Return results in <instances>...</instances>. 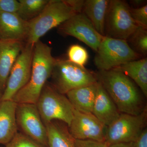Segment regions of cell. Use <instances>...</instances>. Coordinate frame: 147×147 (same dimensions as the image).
Returning a JSON list of instances; mask_svg holds the SVG:
<instances>
[{"label": "cell", "instance_id": "6da1fadb", "mask_svg": "<svg viewBox=\"0 0 147 147\" xmlns=\"http://www.w3.org/2000/svg\"><path fill=\"white\" fill-rule=\"evenodd\" d=\"M96 74L98 82L107 92L121 113L138 115L147 108L142 92L122 72L113 69L98 70Z\"/></svg>", "mask_w": 147, "mask_h": 147}, {"label": "cell", "instance_id": "7a4b0ae2", "mask_svg": "<svg viewBox=\"0 0 147 147\" xmlns=\"http://www.w3.org/2000/svg\"><path fill=\"white\" fill-rule=\"evenodd\" d=\"M55 59L52 56L51 47L40 40L37 42L34 45L30 80L12 100L17 103L36 104L43 87L50 78Z\"/></svg>", "mask_w": 147, "mask_h": 147}, {"label": "cell", "instance_id": "3957f363", "mask_svg": "<svg viewBox=\"0 0 147 147\" xmlns=\"http://www.w3.org/2000/svg\"><path fill=\"white\" fill-rule=\"evenodd\" d=\"M84 2L83 0H49L40 14L28 22L29 32L26 42L35 44L50 30L82 12Z\"/></svg>", "mask_w": 147, "mask_h": 147}, {"label": "cell", "instance_id": "277c9868", "mask_svg": "<svg viewBox=\"0 0 147 147\" xmlns=\"http://www.w3.org/2000/svg\"><path fill=\"white\" fill-rule=\"evenodd\" d=\"M50 78V84L64 95L71 90L98 82L96 73L63 59H56Z\"/></svg>", "mask_w": 147, "mask_h": 147}, {"label": "cell", "instance_id": "5b68a950", "mask_svg": "<svg viewBox=\"0 0 147 147\" xmlns=\"http://www.w3.org/2000/svg\"><path fill=\"white\" fill-rule=\"evenodd\" d=\"M45 125L54 120L63 122L68 127L74 109L65 95L58 92L49 83L45 84L36 103Z\"/></svg>", "mask_w": 147, "mask_h": 147}, {"label": "cell", "instance_id": "8992f818", "mask_svg": "<svg viewBox=\"0 0 147 147\" xmlns=\"http://www.w3.org/2000/svg\"><path fill=\"white\" fill-rule=\"evenodd\" d=\"M94 59V63L100 71H106L142 56L134 51L124 40L104 36Z\"/></svg>", "mask_w": 147, "mask_h": 147}, {"label": "cell", "instance_id": "52a82bcc", "mask_svg": "<svg viewBox=\"0 0 147 147\" xmlns=\"http://www.w3.org/2000/svg\"><path fill=\"white\" fill-rule=\"evenodd\" d=\"M130 9L125 1L110 0L105 20V36L127 40L139 26L131 17Z\"/></svg>", "mask_w": 147, "mask_h": 147}, {"label": "cell", "instance_id": "ba28073f", "mask_svg": "<svg viewBox=\"0 0 147 147\" xmlns=\"http://www.w3.org/2000/svg\"><path fill=\"white\" fill-rule=\"evenodd\" d=\"M147 108L138 115L121 113L119 117L107 127L105 142L109 145L134 142L146 127Z\"/></svg>", "mask_w": 147, "mask_h": 147}, {"label": "cell", "instance_id": "9c48e42d", "mask_svg": "<svg viewBox=\"0 0 147 147\" xmlns=\"http://www.w3.org/2000/svg\"><path fill=\"white\" fill-rule=\"evenodd\" d=\"M35 44L25 42L11 70L0 101L12 100L28 82L31 74Z\"/></svg>", "mask_w": 147, "mask_h": 147}, {"label": "cell", "instance_id": "30bf717a", "mask_svg": "<svg viewBox=\"0 0 147 147\" xmlns=\"http://www.w3.org/2000/svg\"><path fill=\"white\" fill-rule=\"evenodd\" d=\"M16 123L20 132L45 147H48L46 126L35 104L17 103Z\"/></svg>", "mask_w": 147, "mask_h": 147}, {"label": "cell", "instance_id": "8fae6325", "mask_svg": "<svg viewBox=\"0 0 147 147\" xmlns=\"http://www.w3.org/2000/svg\"><path fill=\"white\" fill-rule=\"evenodd\" d=\"M57 28L59 34L74 37L96 52L104 36L96 30L89 19L82 12L75 14Z\"/></svg>", "mask_w": 147, "mask_h": 147}, {"label": "cell", "instance_id": "7c38bea8", "mask_svg": "<svg viewBox=\"0 0 147 147\" xmlns=\"http://www.w3.org/2000/svg\"><path fill=\"white\" fill-rule=\"evenodd\" d=\"M107 127L92 113H85L74 110L73 119L68 127L70 134L77 140L105 142Z\"/></svg>", "mask_w": 147, "mask_h": 147}, {"label": "cell", "instance_id": "4fadbf2b", "mask_svg": "<svg viewBox=\"0 0 147 147\" xmlns=\"http://www.w3.org/2000/svg\"><path fill=\"white\" fill-rule=\"evenodd\" d=\"M28 32V23L17 13L0 12V40L26 42Z\"/></svg>", "mask_w": 147, "mask_h": 147}, {"label": "cell", "instance_id": "5bb4252c", "mask_svg": "<svg viewBox=\"0 0 147 147\" xmlns=\"http://www.w3.org/2000/svg\"><path fill=\"white\" fill-rule=\"evenodd\" d=\"M25 42L0 40V90L3 93L11 70L24 48Z\"/></svg>", "mask_w": 147, "mask_h": 147}, {"label": "cell", "instance_id": "9a60e30c", "mask_svg": "<svg viewBox=\"0 0 147 147\" xmlns=\"http://www.w3.org/2000/svg\"><path fill=\"white\" fill-rule=\"evenodd\" d=\"M92 113L107 127L113 123L120 115L121 113L115 102L98 82L97 93Z\"/></svg>", "mask_w": 147, "mask_h": 147}, {"label": "cell", "instance_id": "2e32d148", "mask_svg": "<svg viewBox=\"0 0 147 147\" xmlns=\"http://www.w3.org/2000/svg\"><path fill=\"white\" fill-rule=\"evenodd\" d=\"M16 106L12 100L0 101V144H7L18 132Z\"/></svg>", "mask_w": 147, "mask_h": 147}, {"label": "cell", "instance_id": "e0dca14e", "mask_svg": "<svg viewBox=\"0 0 147 147\" xmlns=\"http://www.w3.org/2000/svg\"><path fill=\"white\" fill-rule=\"evenodd\" d=\"M98 82L71 90L65 95L74 110L85 113H92L97 90Z\"/></svg>", "mask_w": 147, "mask_h": 147}, {"label": "cell", "instance_id": "ac0fdd59", "mask_svg": "<svg viewBox=\"0 0 147 147\" xmlns=\"http://www.w3.org/2000/svg\"><path fill=\"white\" fill-rule=\"evenodd\" d=\"M110 0L84 1L82 12L100 34L105 36V24Z\"/></svg>", "mask_w": 147, "mask_h": 147}, {"label": "cell", "instance_id": "d6986e66", "mask_svg": "<svg viewBox=\"0 0 147 147\" xmlns=\"http://www.w3.org/2000/svg\"><path fill=\"white\" fill-rule=\"evenodd\" d=\"M48 147H76L75 139L70 134L67 125L54 120L45 125Z\"/></svg>", "mask_w": 147, "mask_h": 147}, {"label": "cell", "instance_id": "ffe728a7", "mask_svg": "<svg viewBox=\"0 0 147 147\" xmlns=\"http://www.w3.org/2000/svg\"><path fill=\"white\" fill-rule=\"evenodd\" d=\"M114 69L130 78L139 88L145 97L147 98V57L129 62Z\"/></svg>", "mask_w": 147, "mask_h": 147}, {"label": "cell", "instance_id": "44dd1931", "mask_svg": "<svg viewBox=\"0 0 147 147\" xmlns=\"http://www.w3.org/2000/svg\"><path fill=\"white\" fill-rule=\"evenodd\" d=\"M49 0H19L17 15L24 21L29 22L42 12Z\"/></svg>", "mask_w": 147, "mask_h": 147}, {"label": "cell", "instance_id": "7402d4cb", "mask_svg": "<svg viewBox=\"0 0 147 147\" xmlns=\"http://www.w3.org/2000/svg\"><path fill=\"white\" fill-rule=\"evenodd\" d=\"M129 46L141 56L147 54V28L138 26L127 40Z\"/></svg>", "mask_w": 147, "mask_h": 147}, {"label": "cell", "instance_id": "603a6c76", "mask_svg": "<svg viewBox=\"0 0 147 147\" xmlns=\"http://www.w3.org/2000/svg\"><path fill=\"white\" fill-rule=\"evenodd\" d=\"M67 56L68 60L75 64L84 67L88 62L89 55L84 47L78 44H74L69 47Z\"/></svg>", "mask_w": 147, "mask_h": 147}, {"label": "cell", "instance_id": "cb8c5ba5", "mask_svg": "<svg viewBox=\"0 0 147 147\" xmlns=\"http://www.w3.org/2000/svg\"><path fill=\"white\" fill-rule=\"evenodd\" d=\"M5 147H45L22 132L16 133Z\"/></svg>", "mask_w": 147, "mask_h": 147}, {"label": "cell", "instance_id": "d4e9b609", "mask_svg": "<svg viewBox=\"0 0 147 147\" xmlns=\"http://www.w3.org/2000/svg\"><path fill=\"white\" fill-rule=\"evenodd\" d=\"M131 17L136 24L147 28V5L139 8L130 7Z\"/></svg>", "mask_w": 147, "mask_h": 147}, {"label": "cell", "instance_id": "484cf974", "mask_svg": "<svg viewBox=\"0 0 147 147\" xmlns=\"http://www.w3.org/2000/svg\"><path fill=\"white\" fill-rule=\"evenodd\" d=\"M19 7L18 1L0 0V12L16 13Z\"/></svg>", "mask_w": 147, "mask_h": 147}, {"label": "cell", "instance_id": "4316f807", "mask_svg": "<svg viewBox=\"0 0 147 147\" xmlns=\"http://www.w3.org/2000/svg\"><path fill=\"white\" fill-rule=\"evenodd\" d=\"M75 144L76 147H109L110 146L105 142L77 139H75Z\"/></svg>", "mask_w": 147, "mask_h": 147}, {"label": "cell", "instance_id": "83f0119b", "mask_svg": "<svg viewBox=\"0 0 147 147\" xmlns=\"http://www.w3.org/2000/svg\"><path fill=\"white\" fill-rule=\"evenodd\" d=\"M135 147H147V129L145 128L134 142Z\"/></svg>", "mask_w": 147, "mask_h": 147}, {"label": "cell", "instance_id": "f1b7e54d", "mask_svg": "<svg viewBox=\"0 0 147 147\" xmlns=\"http://www.w3.org/2000/svg\"><path fill=\"white\" fill-rule=\"evenodd\" d=\"M130 3L134 6L133 8H139L147 5V1L145 0H131Z\"/></svg>", "mask_w": 147, "mask_h": 147}, {"label": "cell", "instance_id": "f546056e", "mask_svg": "<svg viewBox=\"0 0 147 147\" xmlns=\"http://www.w3.org/2000/svg\"><path fill=\"white\" fill-rule=\"evenodd\" d=\"M109 147H135L134 142L119 143L110 145Z\"/></svg>", "mask_w": 147, "mask_h": 147}, {"label": "cell", "instance_id": "4dcf8cb0", "mask_svg": "<svg viewBox=\"0 0 147 147\" xmlns=\"http://www.w3.org/2000/svg\"><path fill=\"white\" fill-rule=\"evenodd\" d=\"M2 94V93L0 90V99H1V96Z\"/></svg>", "mask_w": 147, "mask_h": 147}]
</instances>
